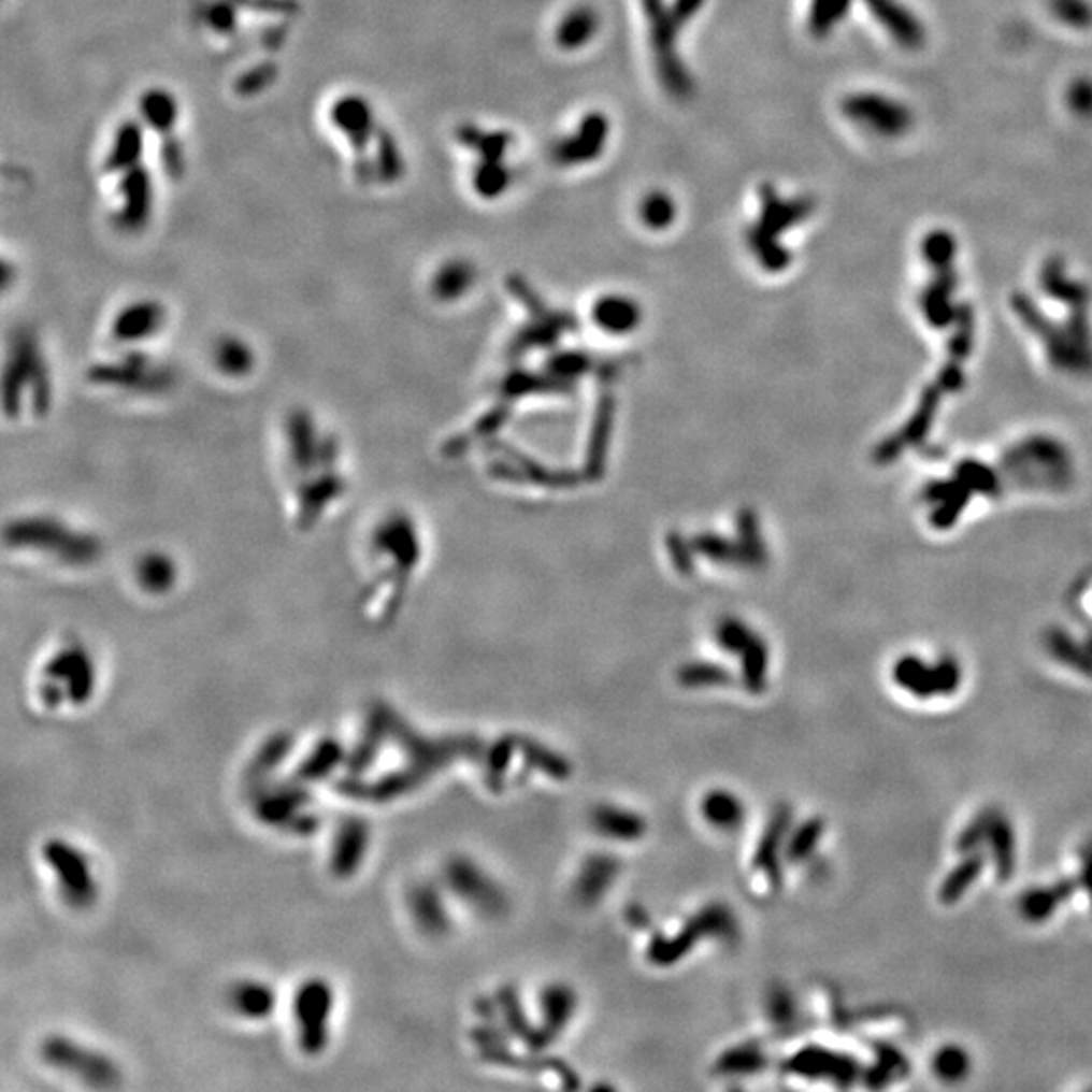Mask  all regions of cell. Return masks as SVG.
Here are the masks:
<instances>
[{
	"mask_svg": "<svg viewBox=\"0 0 1092 1092\" xmlns=\"http://www.w3.org/2000/svg\"><path fill=\"white\" fill-rule=\"evenodd\" d=\"M284 447L296 525L314 529L348 490L341 445L310 411H293L284 426Z\"/></svg>",
	"mask_w": 1092,
	"mask_h": 1092,
	"instance_id": "1",
	"label": "cell"
},
{
	"mask_svg": "<svg viewBox=\"0 0 1092 1092\" xmlns=\"http://www.w3.org/2000/svg\"><path fill=\"white\" fill-rule=\"evenodd\" d=\"M96 690L94 660L82 644H68L57 649L43 666L41 694L47 706L69 700L75 706L86 704Z\"/></svg>",
	"mask_w": 1092,
	"mask_h": 1092,
	"instance_id": "2",
	"label": "cell"
},
{
	"mask_svg": "<svg viewBox=\"0 0 1092 1092\" xmlns=\"http://www.w3.org/2000/svg\"><path fill=\"white\" fill-rule=\"evenodd\" d=\"M334 1007V991L330 983L312 977L304 981L293 997V1016L298 1024L300 1048L306 1054H320L328 1044L330 1018Z\"/></svg>",
	"mask_w": 1092,
	"mask_h": 1092,
	"instance_id": "3",
	"label": "cell"
},
{
	"mask_svg": "<svg viewBox=\"0 0 1092 1092\" xmlns=\"http://www.w3.org/2000/svg\"><path fill=\"white\" fill-rule=\"evenodd\" d=\"M842 112L856 126L880 138H901L915 126L913 110L882 94H852L842 103Z\"/></svg>",
	"mask_w": 1092,
	"mask_h": 1092,
	"instance_id": "4",
	"label": "cell"
},
{
	"mask_svg": "<svg viewBox=\"0 0 1092 1092\" xmlns=\"http://www.w3.org/2000/svg\"><path fill=\"white\" fill-rule=\"evenodd\" d=\"M43 860L52 866L57 885L69 905L86 908L96 901L98 888L86 853L66 839L53 837L43 846Z\"/></svg>",
	"mask_w": 1092,
	"mask_h": 1092,
	"instance_id": "5",
	"label": "cell"
},
{
	"mask_svg": "<svg viewBox=\"0 0 1092 1092\" xmlns=\"http://www.w3.org/2000/svg\"><path fill=\"white\" fill-rule=\"evenodd\" d=\"M41 1052H43V1059L47 1060L52 1066L86 1080L87 1084L110 1089L120 1082V1071L112 1060L103 1057L100 1052L77 1046L69 1038H61V1036L47 1038Z\"/></svg>",
	"mask_w": 1092,
	"mask_h": 1092,
	"instance_id": "6",
	"label": "cell"
},
{
	"mask_svg": "<svg viewBox=\"0 0 1092 1092\" xmlns=\"http://www.w3.org/2000/svg\"><path fill=\"white\" fill-rule=\"evenodd\" d=\"M9 371L13 373H6V389L15 387L13 391H4V401L9 403L11 399H15V407L17 413L15 417L20 419L23 415V407H25V394L27 389L33 387L34 393L39 397V401L43 403V407L47 410L49 407V401H52V375L47 373V364L45 359L41 357V350H39V344L33 339H18L13 346V359L9 360Z\"/></svg>",
	"mask_w": 1092,
	"mask_h": 1092,
	"instance_id": "7",
	"label": "cell"
},
{
	"mask_svg": "<svg viewBox=\"0 0 1092 1092\" xmlns=\"http://www.w3.org/2000/svg\"><path fill=\"white\" fill-rule=\"evenodd\" d=\"M167 312L156 300H136L121 307L110 322V341L116 348H140L138 344L154 341L164 330Z\"/></svg>",
	"mask_w": 1092,
	"mask_h": 1092,
	"instance_id": "8",
	"label": "cell"
},
{
	"mask_svg": "<svg viewBox=\"0 0 1092 1092\" xmlns=\"http://www.w3.org/2000/svg\"><path fill=\"white\" fill-rule=\"evenodd\" d=\"M330 120L332 126L341 132L342 136L348 140L357 156H367V150L373 146L378 124L373 103L369 102L362 94H344L330 107Z\"/></svg>",
	"mask_w": 1092,
	"mask_h": 1092,
	"instance_id": "9",
	"label": "cell"
},
{
	"mask_svg": "<svg viewBox=\"0 0 1092 1092\" xmlns=\"http://www.w3.org/2000/svg\"><path fill=\"white\" fill-rule=\"evenodd\" d=\"M894 680L919 699L935 694H953L961 682V670L953 660H943L937 666H926L917 658H903L894 667Z\"/></svg>",
	"mask_w": 1092,
	"mask_h": 1092,
	"instance_id": "10",
	"label": "cell"
},
{
	"mask_svg": "<svg viewBox=\"0 0 1092 1092\" xmlns=\"http://www.w3.org/2000/svg\"><path fill=\"white\" fill-rule=\"evenodd\" d=\"M118 197L121 201L118 213L121 227L128 231L142 229L150 219L154 206L153 174L148 167L138 164L130 171L121 172L118 176Z\"/></svg>",
	"mask_w": 1092,
	"mask_h": 1092,
	"instance_id": "11",
	"label": "cell"
},
{
	"mask_svg": "<svg viewBox=\"0 0 1092 1092\" xmlns=\"http://www.w3.org/2000/svg\"><path fill=\"white\" fill-rule=\"evenodd\" d=\"M609 134V124L603 114H589L580 120L579 130L555 146V160L563 167L587 164L595 160Z\"/></svg>",
	"mask_w": 1092,
	"mask_h": 1092,
	"instance_id": "12",
	"label": "cell"
},
{
	"mask_svg": "<svg viewBox=\"0 0 1092 1092\" xmlns=\"http://www.w3.org/2000/svg\"><path fill=\"white\" fill-rule=\"evenodd\" d=\"M874 18L885 27L896 45L903 49L915 52L921 49L926 39L924 25L917 15L901 4L899 0H864Z\"/></svg>",
	"mask_w": 1092,
	"mask_h": 1092,
	"instance_id": "13",
	"label": "cell"
},
{
	"mask_svg": "<svg viewBox=\"0 0 1092 1092\" xmlns=\"http://www.w3.org/2000/svg\"><path fill=\"white\" fill-rule=\"evenodd\" d=\"M369 825L359 818L342 821L334 846H332V871L336 876L348 878L359 871L360 862L369 848Z\"/></svg>",
	"mask_w": 1092,
	"mask_h": 1092,
	"instance_id": "14",
	"label": "cell"
},
{
	"mask_svg": "<svg viewBox=\"0 0 1092 1092\" xmlns=\"http://www.w3.org/2000/svg\"><path fill=\"white\" fill-rule=\"evenodd\" d=\"M146 150V126L142 120L121 121L116 128L110 150L105 156V171L120 176L121 172L130 171L142 164Z\"/></svg>",
	"mask_w": 1092,
	"mask_h": 1092,
	"instance_id": "15",
	"label": "cell"
},
{
	"mask_svg": "<svg viewBox=\"0 0 1092 1092\" xmlns=\"http://www.w3.org/2000/svg\"><path fill=\"white\" fill-rule=\"evenodd\" d=\"M140 120L146 128L156 132L160 140L174 136L176 124L181 118V105L176 96L167 87H150L140 96L138 102Z\"/></svg>",
	"mask_w": 1092,
	"mask_h": 1092,
	"instance_id": "16",
	"label": "cell"
},
{
	"mask_svg": "<svg viewBox=\"0 0 1092 1092\" xmlns=\"http://www.w3.org/2000/svg\"><path fill=\"white\" fill-rule=\"evenodd\" d=\"M138 587L150 595H164L178 583V566L164 552H148L136 564Z\"/></svg>",
	"mask_w": 1092,
	"mask_h": 1092,
	"instance_id": "17",
	"label": "cell"
},
{
	"mask_svg": "<svg viewBox=\"0 0 1092 1092\" xmlns=\"http://www.w3.org/2000/svg\"><path fill=\"white\" fill-rule=\"evenodd\" d=\"M1076 880H1060L1054 887L1030 888L1020 899V913L1025 921L1041 922L1076 892Z\"/></svg>",
	"mask_w": 1092,
	"mask_h": 1092,
	"instance_id": "18",
	"label": "cell"
},
{
	"mask_svg": "<svg viewBox=\"0 0 1092 1092\" xmlns=\"http://www.w3.org/2000/svg\"><path fill=\"white\" fill-rule=\"evenodd\" d=\"M215 367L227 378H245L256 371V350L238 336H225L215 344Z\"/></svg>",
	"mask_w": 1092,
	"mask_h": 1092,
	"instance_id": "19",
	"label": "cell"
},
{
	"mask_svg": "<svg viewBox=\"0 0 1092 1092\" xmlns=\"http://www.w3.org/2000/svg\"><path fill=\"white\" fill-rule=\"evenodd\" d=\"M598 13L591 6H575L564 15L557 29V43L564 52H577L585 47L599 29Z\"/></svg>",
	"mask_w": 1092,
	"mask_h": 1092,
	"instance_id": "20",
	"label": "cell"
},
{
	"mask_svg": "<svg viewBox=\"0 0 1092 1092\" xmlns=\"http://www.w3.org/2000/svg\"><path fill=\"white\" fill-rule=\"evenodd\" d=\"M275 993L268 983L241 981L231 990V1006L247 1020H263L275 1007Z\"/></svg>",
	"mask_w": 1092,
	"mask_h": 1092,
	"instance_id": "21",
	"label": "cell"
},
{
	"mask_svg": "<svg viewBox=\"0 0 1092 1092\" xmlns=\"http://www.w3.org/2000/svg\"><path fill=\"white\" fill-rule=\"evenodd\" d=\"M988 842H990L993 860H995L997 878L1000 880H1007L1014 874V868H1016V837H1014L1011 823L1000 811H997V816L991 821Z\"/></svg>",
	"mask_w": 1092,
	"mask_h": 1092,
	"instance_id": "22",
	"label": "cell"
},
{
	"mask_svg": "<svg viewBox=\"0 0 1092 1092\" xmlns=\"http://www.w3.org/2000/svg\"><path fill=\"white\" fill-rule=\"evenodd\" d=\"M983 871V856L977 852H969V856L949 872L939 890V899L943 905H956L957 901L969 890L973 882L979 878Z\"/></svg>",
	"mask_w": 1092,
	"mask_h": 1092,
	"instance_id": "23",
	"label": "cell"
},
{
	"mask_svg": "<svg viewBox=\"0 0 1092 1092\" xmlns=\"http://www.w3.org/2000/svg\"><path fill=\"white\" fill-rule=\"evenodd\" d=\"M375 162H373V171L380 181H387V183H394L403 176V169H405V162H403V156L401 150L394 142L393 134L385 128H378L375 138Z\"/></svg>",
	"mask_w": 1092,
	"mask_h": 1092,
	"instance_id": "24",
	"label": "cell"
},
{
	"mask_svg": "<svg viewBox=\"0 0 1092 1092\" xmlns=\"http://www.w3.org/2000/svg\"><path fill=\"white\" fill-rule=\"evenodd\" d=\"M852 0H811L807 27L814 37L832 33L839 20L850 13Z\"/></svg>",
	"mask_w": 1092,
	"mask_h": 1092,
	"instance_id": "25",
	"label": "cell"
},
{
	"mask_svg": "<svg viewBox=\"0 0 1092 1092\" xmlns=\"http://www.w3.org/2000/svg\"><path fill=\"white\" fill-rule=\"evenodd\" d=\"M342 759V747L334 741V738H326L322 741L312 755L307 757L306 761L298 768V775L304 779V781H314V779H322L325 775H328L332 768L336 767L341 763Z\"/></svg>",
	"mask_w": 1092,
	"mask_h": 1092,
	"instance_id": "26",
	"label": "cell"
},
{
	"mask_svg": "<svg viewBox=\"0 0 1092 1092\" xmlns=\"http://www.w3.org/2000/svg\"><path fill=\"white\" fill-rule=\"evenodd\" d=\"M472 183L479 197L495 199L511 187V171L504 162H478Z\"/></svg>",
	"mask_w": 1092,
	"mask_h": 1092,
	"instance_id": "27",
	"label": "cell"
},
{
	"mask_svg": "<svg viewBox=\"0 0 1092 1092\" xmlns=\"http://www.w3.org/2000/svg\"><path fill=\"white\" fill-rule=\"evenodd\" d=\"M640 215H642V221L651 229H666L676 217L674 199L664 190H653L642 199Z\"/></svg>",
	"mask_w": 1092,
	"mask_h": 1092,
	"instance_id": "28",
	"label": "cell"
},
{
	"mask_svg": "<svg viewBox=\"0 0 1092 1092\" xmlns=\"http://www.w3.org/2000/svg\"><path fill=\"white\" fill-rule=\"evenodd\" d=\"M933 1071L943 1080L956 1082L969 1073V1057L957 1046H947L933 1060Z\"/></svg>",
	"mask_w": 1092,
	"mask_h": 1092,
	"instance_id": "29",
	"label": "cell"
},
{
	"mask_svg": "<svg viewBox=\"0 0 1092 1092\" xmlns=\"http://www.w3.org/2000/svg\"><path fill=\"white\" fill-rule=\"evenodd\" d=\"M1050 11L1073 29L1092 27V4L1089 0H1050Z\"/></svg>",
	"mask_w": 1092,
	"mask_h": 1092,
	"instance_id": "30",
	"label": "cell"
},
{
	"mask_svg": "<svg viewBox=\"0 0 1092 1092\" xmlns=\"http://www.w3.org/2000/svg\"><path fill=\"white\" fill-rule=\"evenodd\" d=\"M924 257L935 265V268H949L953 256H956L957 243L951 233L947 231H933L929 233V238L924 240Z\"/></svg>",
	"mask_w": 1092,
	"mask_h": 1092,
	"instance_id": "31",
	"label": "cell"
},
{
	"mask_svg": "<svg viewBox=\"0 0 1092 1092\" xmlns=\"http://www.w3.org/2000/svg\"><path fill=\"white\" fill-rule=\"evenodd\" d=\"M995 816H997L995 809H986V811H981L977 818L973 819L972 823L963 830V834L957 839V850L965 853L977 850V846L988 839L991 821H993Z\"/></svg>",
	"mask_w": 1092,
	"mask_h": 1092,
	"instance_id": "32",
	"label": "cell"
},
{
	"mask_svg": "<svg viewBox=\"0 0 1092 1092\" xmlns=\"http://www.w3.org/2000/svg\"><path fill=\"white\" fill-rule=\"evenodd\" d=\"M206 23L219 34H233L238 29V6L233 0H217L206 9Z\"/></svg>",
	"mask_w": 1092,
	"mask_h": 1092,
	"instance_id": "33",
	"label": "cell"
},
{
	"mask_svg": "<svg viewBox=\"0 0 1092 1092\" xmlns=\"http://www.w3.org/2000/svg\"><path fill=\"white\" fill-rule=\"evenodd\" d=\"M1068 107L1080 118H1092V80L1078 77L1066 91Z\"/></svg>",
	"mask_w": 1092,
	"mask_h": 1092,
	"instance_id": "34",
	"label": "cell"
},
{
	"mask_svg": "<svg viewBox=\"0 0 1092 1092\" xmlns=\"http://www.w3.org/2000/svg\"><path fill=\"white\" fill-rule=\"evenodd\" d=\"M288 747H290V738H288V736L279 734V736H275V738H272V741H270V743H268V745L263 747V751H261V755L257 757L256 765H254V767H256L257 773H263V771H268V767H272L273 763L277 765V763H279V761H282V759L286 757V751H288Z\"/></svg>",
	"mask_w": 1092,
	"mask_h": 1092,
	"instance_id": "35",
	"label": "cell"
},
{
	"mask_svg": "<svg viewBox=\"0 0 1092 1092\" xmlns=\"http://www.w3.org/2000/svg\"><path fill=\"white\" fill-rule=\"evenodd\" d=\"M463 277H465V265L449 263V265H444V270L435 277V286H437V290L442 291V293H445V291L451 293V291H458Z\"/></svg>",
	"mask_w": 1092,
	"mask_h": 1092,
	"instance_id": "36",
	"label": "cell"
},
{
	"mask_svg": "<svg viewBox=\"0 0 1092 1092\" xmlns=\"http://www.w3.org/2000/svg\"><path fill=\"white\" fill-rule=\"evenodd\" d=\"M1080 860H1082V868H1080V882L1082 887L1087 888L1089 896H1091L1092 905V839H1089L1080 852Z\"/></svg>",
	"mask_w": 1092,
	"mask_h": 1092,
	"instance_id": "37",
	"label": "cell"
}]
</instances>
